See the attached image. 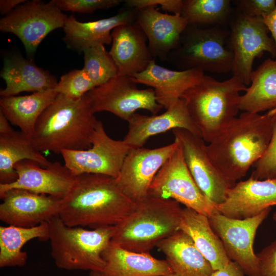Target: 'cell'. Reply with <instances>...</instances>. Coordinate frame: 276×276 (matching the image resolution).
Masks as SVG:
<instances>
[{
    "mask_svg": "<svg viewBox=\"0 0 276 276\" xmlns=\"http://www.w3.org/2000/svg\"><path fill=\"white\" fill-rule=\"evenodd\" d=\"M276 108L265 114L244 112L206 145L209 156L231 183L244 177L261 158L271 139Z\"/></svg>",
    "mask_w": 276,
    "mask_h": 276,
    "instance_id": "1",
    "label": "cell"
},
{
    "mask_svg": "<svg viewBox=\"0 0 276 276\" xmlns=\"http://www.w3.org/2000/svg\"><path fill=\"white\" fill-rule=\"evenodd\" d=\"M136 203L119 188L114 178L98 174L76 176L63 198L59 216L69 226H116L134 210Z\"/></svg>",
    "mask_w": 276,
    "mask_h": 276,
    "instance_id": "2",
    "label": "cell"
},
{
    "mask_svg": "<svg viewBox=\"0 0 276 276\" xmlns=\"http://www.w3.org/2000/svg\"><path fill=\"white\" fill-rule=\"evenodd\" d=\"M98 121L87 93L76 100L58 94L39 117L31 136L42 153L85 150L91 147Z\"/></svg>",
    "mask_w": 276,
    "mask_h": 276,
    "instance_id": "3",
    "label": "cell"
},
{
    "mask_svg": "<svg viewBox=\"0 0 276 276\" xmlns=\"http://www.w3.org/2000/svg\"><path fill=\"white\" fill-rule=\"evenodd\" d=\"M114 226L111 243L125 249L149 253L162 240L180 230L182 208L171 199L148 195Z\"/></svg>",
    "mask_w": 276,
    "mask_h": 276,
    "instance_id": "4",
    "label": "cell"
},
{
    "mask_svg": "<svg viewBox=\"0 0 276 276\" xmlns=\"http://www.w3.org/2000/svg\"><path fill=\"white\" fill-rule=\"evenodd\" d=\"M247 88L234 76L220 82L205 74L198 83L183 93L181 99L205 142L210 143L237 117L240 92Z\"/></svg>",
    "mask_w": 276,
    "mask_h": 276,
    "instance_id": "5",
    "label": "cell"
},
{
    "mask_svg": "<svg viewBox=\"0 0 276 276\" xmlns=\"http://www.w3.org/2000/svg\"><path fill=\"white\" fill-rule=\"evenodd\" d=\"M51 255L56 266L68 270L102 272V254L111 242L114 226L87 229L65 225L59 215L48 222Z\"/></svg>",
    "mask_w": 276,
    "mask_h": 276,
    "instance_id": "6",
    "label": "cell"
},
{
    "mask_svg": "<svg viewBox=\"0 0 276 276\" xmlns=\"http://www.w3.org/2000/svg\"><path fill=\"white\" fill-rule=\"evenodd\" d=\"M229 31L222 26L201 27L188 24L167 62L183 70L215 73L232 71V52L226 47Z\"/></svg>",
    "mask_w": 276,
    "mask_h": 276,
    "instance_id": "7",
    "label": "cell"
},
{
    "mask_svg": "<svg viewBox=\"0 0 276 276\" xmlns=\"http://www.w3.org/2000/svg\"><path fill=\"white\" fill-rule=\"evenodd\" d=\"M67 17L51 1H27L1 19L0 30L15 35L31 60L43 39L53 30L63 28Z\"/></svg>",
    "mask_w": 276,
    "mask_h": 276,
    "instance_id": "8",
    "label": "cell"
},
{
    "mask_svg": "<svg viewBox=\"0 0 276 276\" xmlns=\"http://www.w3.org/2000/svg\"><path fill=\"white\" fill-rule=\"evenodd\" d=\"M154 177L148 195L174 200L209 217L217 211L216 205L203 194L195 181L184 159L179 142Z\"/></svg>",
    "mask_w": 276,
    "mask_h": 276,
    "instance_id": "9",
    "label": "cell"
},
{
    "mask_svg": "<svg viewBox=\"0 0 276 276\" xmlns=\"http://www.w3.org/2000/svg\"><path fill=\"white\" fill-rule=\"evenodd\" d=\"M261 17H250L238 12L232 20L227 43L233 54L232 72L247 86L250 84L256 58L265 52L276 56V46Z\"/></svg>",
    "mask_w": 276,
    "mask_h": 276,
    "instance_id": "10",
    "label": "cell"
},
{
    "mask_svg": "<svg viewBox=\"0 0 276 276\" xmlns=\"http://www.w3.org/2000/svg\"><path fill=\"white\" fill-rule=\"evenodd\" d=\"M123 140H116L106 133L98 120L92 137L91 147L81 150H63L64 165L72 174H98L116 178L130 148Z\"/></svg>",
    "mask_w": 276,
    "mask_h": 276,
    "instance_id": "11",
    "label": "cell"
},
{
    "mask_svg": "<svg viewBox=\"0 0 276 276\" xmlns=\"http://www.w3.org/2000/svg\"><path fill=\"white\" fill-rule=\"evenodd\" d=\"M130 76L117 75L87 93L95 113L108 111L127 121L138 109L156 115L163 107L153 88L139 89Z\"/></svg>",
    "mask_w": 276,
    "mask_h": 276,
    "instance_id": "12",
    "label": "cell"
},
{
    "mask_svg": "<svg viewBox=\"0 0 276 276\" xmlns=\"http://www.w3.org/2000/svg\"><path fill=\"white\" fill-rule=\"evenodd\" d=\"M271 210L244 219L227 217L218 212L208 217L212 228L221 240L230 260L247 276H258L259 260L254 250L257 231Z\"/></svg>",
    "mask_w": 276,
    "mask_h": 276,
    "instance_id": "13",
    "label": "cell"
},
{
    "mask_svg": "<svg viewBox=\"0 0 276 276\" xmlns=\"http://www.w3.org/2000/svg\"><path fill=\"white\" fill-rule=\"evenodd\" d=\"M177 145L174 140L172 143L157 148H130L115 178L119 188L135 202L145 198L154 177Z\"/></svg>",
    "mask_w": 276,
    "mask_h": 276,
    "instance_id": "14",
    "label": "cell"
},
{
    "mask_svg": "<svg viewBox=\"0 0 276 276\" xmlns=\"http://www.w3.org/2000/svg\"><path fill=\"white\" fill-rule=\"evenodd\" d=\"M174 139L181 145L186 164L195 181L215 205L223 202L228 189L234 185L218 170L208 154L203 139L181 128L172 130Z\"/></svg>",
    "mask_w": 276,
    "mask_h": 276,
    "instance_id": "15",
    "label": "cell"
},
{
    "mask_svg": "<svg viewBox=\"0 0 276 276\" xmlns=\"http://www.w3.org/2000/svg\"><path fill=\"white\" fill-rule=\"evenodd\" d=\"M0 220L7 225L32 227L59 215L63 198L11 189L0 195Z\"/></svg>",
    "mask_w": 276,
    "mask_h": 276,
    "instance_id": "16",
    "label": "cell"
},
{
    "mask_svg": "<svg viewBox=\"0 0 276 276\" xmlns=\"http://www.w3.org/2000/svg\"><path fill=\"white\" fill-rule=\"evenodd\" d=\"M14 169L17 180L10 184H0V195L9 189H20L64 198L76 179L64 164L58 162L43 167L34 161L23 160L17 163Z\"/></svg>",
    "mask_w": 276,
    "mask_h": 276,
    "instance_id": "17",
    "label": "cell"
},
{
    "mask_svg": "<svg viewBox=\"0 0 276 276\" xmlns=\"http://www.w3.org/2000/svg\"><path fill=\"white\" fill-rule=\"evenodd\" d=\"M276 205V179L258 180L249 177L231 187L217 211L231 218L244 219L257 216Z\"/></svg>",
    "mask_w": 276,
    "mask_h": 276,
    "instance_id": "18",
    "label": "cell"
},
{
    "mask_svg": "<svg viewBox=\"0 0 276 276\" xmlns=\"http://www.w3.org/2000/svg\"><path fill=\"white\" fill-rule=\"evenodd\" d=\"M158 9L156 6L137 9L135 22L146 36L153 59L164 62L177 46L188 23L180 14H169Z\"/></svg>",
    "mask_w": 276,
    "mask_h": 276,
    "instance_id": "19",
    "label": "cell"
},
{
    "mask_svg": "<svg viewBox=\"0 0 276 276\" xmlns=\"http://www.w3.org/2000/svg\"><path fill=\"white\" fill-rule=\"evenodd\" d=\"M127 122L128 129L123 141L131 148L143 147L151 136L176 128L201 137L181 98L162 114L149 116L134 113Z\"/></svg>",
    "mask_w": 276,
    "mask_h": 276,
    "instance_id": "20",
    "label": "cell"
},
{
    "mask_svg": "<svg viewBox=\"0 0 276 276\" xmlns=\"http://www.w3.org/2000/svg\"><path fill=\"white\" fill-rule=\"evenodd\" d=\"M111 37L109 52L117 66L119 75L131 77L141 73L154 60L146 36L135 21L116 27Z\"/></svg>",
    "mask_w": 276,
    "mask_h": 276,
    "instance_id": "21",
    "label": "cell"
},
{
    "mask_svg": "<svg viewBox=\"0 0 276 276\" xmlns=\"http://www.w3.org/2000/svg\"><path fill=\"white\" fill-rule=\"evenodd\" d=\"M137 9L127 8L116 15L99 20L81 22L68 16L63 28V38L68 49L78 53L91 47L112 43L111 32L116 27L135 21Z\"/></svg>",
    "mask_w": 276,
    "mask_h": 276,
    "instance_id": "22",
    "label": "cell"
},
{
    "mask_svg": "<svg viewBox=\"0 0 276 276\" xmlns=\"http://www.w3.org/2000/svg\"><path fill=\"white\" fill-rule=\"evenodd\" d=\"M204 75L199 70H169L153 60L145 71L131 77L136 84L152 87L157 102L167 109L181 99L186 90L198 83Z\"/></svg>",
    "mask_w": 276,
    "mask_h": 276,
    "instance_id": "23",
    "label": "cell"
},
{
    "mask_svg": "<svg viewBox=\"0 0 276 276\" xmlns=\"http://www.w3.org/2000/svg\"><path fill=\"white\" fill-rule=\"evenodd\" d=\"M0 76L6 83L0 91L1 97L14 96L24 91L34 93L55 89L58 82L48 71L15 54L5 56Z\"/></svg>",
    "mask_w": 276,
    "mask_h": 276,
    "instance_id": "24",
    "label": "cell"
},
{
    "mask_svg": "<svg viewBox=\"0 0 276 276\" xmlns=\"http://www.w3.org/2000/svg\"><path fill=\"white\" fill-rule=\"evenodd\" d=\"M105 276H173L166 260L157 259L150 252L125 249L110 242L102 254Z\"/></svg>",
    "mask_w": 276,
    "mask_h": 276,
    "instance_id": "25",
    "label": "cell"
},
{
    "mask_svg": "<svg viewBox=\"0 0 276 276\" xmlns=\"http://www.w3.org/2000/svg\"><path fill=\"white\" fill-rule=\"evenodd\" d=\"M156 247L177 276H209L214 271L192 238L181 230L160 241Z\"/></svg>",
    "mask_w": 276,
    "mask_h": 276,
    "instance_id": "26",
    "label": "cell"
},
{
    "mask_svg": "<svg viewBox=\"0 0 276 276\" xmlns=\"http://www.w3.org/2000/svg\"><path fill=\"white\" fill-rule=\"evenodd\" d=\"M23 160L34 161L43 167L52 163L37 149L31 135L14 130L0 134V184H10L17 180L14 166Z\"/></svg>",
    "mask_w": 276,
    "mask_h": 276,
    "instance_id": "27",
    "label": "cell"
},
{
    "mask_svg": "<svg viewBox=\"0 0 276 276\" xmlns=\"http://www.w3.org/2000/svg\"><path fill=\"white\" fill-rule=\"evenodd\" d=\"M179 229L192 238L214 271L222 269L231 261L208 216L190 208H182Z\"/></svg>",
    "mask_w": 276,
    "mask_h": 276,
    "instance_id": "28",
    "label": "cell"
},
{
    "mask_svg": "<svg viewBox=\"0 0 276 276\" xmlns=\"http://www.w3.org/2000/svg\"><path fill=\"white\" fill-rule=\"evenodd\" d=\"M58 95L51 89L29 95L1 97L0 111L20 131L32 135L39 117Z\"/></svg>",
    "mask_w": 276,
    "mask_h": 276,
    "instance_id": "29",
    "label": "cell"
},
{
    "mask_svg": "<svg viewBox=\"0 0 276 276\" xmlns=\"http://www.w3.org/2000/svg\"><path fill=\"white\" fill-rule=\"evenodd\" d=\"M276 108V61L267 59L251 74L250 84L240 96L239 109L260 113Z\"/></svg>",
    "mask_w": 276,
    "mask_h": 276,
    "instance_id": "30",
    "label": "cell"
},
{
    "mask_svg": "<svg viewBox=\"0 0 276 276\" xmlns=\"http://www.w3.org/2000/svg\"><path fill=\"white\" fill-rule=\"evenodd\" d=\"M34 239L41 241L49 239L48 222L32 227L13 225L0 226V267L24 266L27 253L21 249L25 244Z\"/></svg>",
    "mask_w": 276,
    "mask_h": 276,
    "instance_id": "31",
    "label": "cell"
},
{
    "mask_svg": "<svg viewBox=\"0 0 276 276\" xmlns=\"http://www.w3.org/2000/svg\"><path fill=\"white\" fill-rule=\"evenodd\" d=\"M182 2L181 15L191 25L222 26L232 14L229 0H182Z\"/></svg>",
    "mask_w": 276,
    "mask_h": 276,
    "instance_id": "32",
    "label": "cell"
},
{
    "mask_svg": "<svg viewBox=\"0 0 276 276\" xmlns=\"http://www.w3.org/2000/svg\"><path fill=\"white\" fill-rule=\"evenodd\" d=\"M82 68L94 84L101 86L118 75L117 66L104 45L85 49Z\"/></svg>",
    "mask_w": 276,
    "mask_h": 276,
    "instance_id": "33",
    "label": "cell"
},
{
    "mask_svg": "<svg viewBox=\"0 0 276 276\" xmlns=\"http://www.w3.org/2000/svg\"><path fill=\"white\" fill-rule=\"evenodd\" d=\"M95 87L87 74L82 69H74L62 75L55 88L58 94L76 100Z\"/></svg>",
    "mask_w": 276,
    "mask_h": 276,
    "instance_id": "34",
    "label": "cell"
},
{
    "mask_svg": "<svg viewBox=\"0 0 276 276\" xmlns=\"http://www.w3.org/2000/svg\"><path fill=\"white\" fill-rule=\"evenodd\" d=\"M252 167L250 177L258 180L276 179V113L269 143Z\"/></svg>",
    "mask_w": 276,
    "mask_h": 276,
    "instance_id": "35",
    "label": "cell"
},
{
    "mask_svg": "<svg viewBox=\"0 0 276 276\" xmlns=\"http://www.w3.org/2000/svg\"><path fill=\"white\" fill-rule=\"evenodd\" d=\"M61 10L81 13H91L99 9L118 6L121 0H52Z\"/></svg>",
    "mask_w": 276,
    "mask_h": 276,
    "instance_id": "36",
    "label": "cell"
},
{
    "mask_svg": "<svg viewBox=\"0 0 276 276\" xmlns=\"http://www.w3.org/2000/svg\"><path fill=\"white\" fill-rule=\"evenodd\" d=\"M238 12L250 17L270 14L276 7L275 0H239L235 2Z\"/></svg>",
    "mask_w": 276,
    "mask_h": 276,
    "instance_id": "37",
    "label": "cell"
},
{
    "mask_svg": "<svg viewBox=\"0 0 276 276\" xmlns=\"http://www.w3.org/2000/svg\"><path fill=\"white\" fill-rule=\"evenodd\" d=\"M258 276H276V240L257 254Z\"/></svg>",
    "mask_w": 276,
    "mask_h": 276,
    "instance_id": "38",
    "label": "cell"
},
{
    "mask_svg": "<svg viewBox=\"0 0 276 276\" xmlns=\"http://www.w3.org/2000/svg\"><path fill=\"white\" fill-rule=\"evenodd\" d=\"M129 8L141 9L150 6H160V8L166 12L181 14L182 0H125L123 1Z\"/></svg>",
    "mask_w": 276,
    "mask_h": 276,
    "instance_id": "39",
    "label": "cell"
},
{
    "mask_svg": "<svg viewBox=\"0 0 276 276\" xmlns=\"http://www.w3.org/2000/svg\"><path fill=\"white\" fill-rule=\"evenodd\" d=\"M244 274L240 266L231 260L223 268L214 271L209 276H244Z\"/></svg>",
    "mask_w": 276,
    "mask_h": 276,
    "instance_id": "40",
    "label": "cell"
},
{
    "mask_svg": "<svg viewBox=\"0 0 276 276\" xmlns=\"http://www.w3.org/2000/svg\"><path fill=\"white\" fill-rule=\"evenodd\" d=\"M26 1V0H1L0 13L2 15L5 16Z\"/></svg>",
    "mask_w": 276,
    "mask_h": 276,
    "instance_id": "41",
    "label": "cell"
},
{
    "mask_svg": "<svg viewBox=\"0 0 276 276\" xmlns=\"http://www.w3.org/2000/svg\"><path fill=\"white\" fill-rule=\"evenodd\" d=\"M263 21L271 33L276 46V7L269 15L262 17ZM276 61V59L275 60Z\"/></svg>",
    "mask_w": 276,
    "mask_h": 276,
    "instance_id": "42",
    "label": "cell"
},
{
    "mask_svg": "<svg viewBox=\"0 0 276 276\" xmlns=\"http://www.w3.org/2000/svg\"><path fill=\"white\" fill-rule=\"evenodd\" d=\"M9 121L0 111V134L8 133L14 130L9 123Z\"/></svg>",
    "mask_w": 276,
    "mask_h": 276,
    "instance_id": "43",
    "label": "cell"
},
{
    "mask_svg": "<svg viewBox=\"0 0 276 276\" xmlns=\"http://www.w3.org/2000/svg\"><path fill=\"white\" fill-rule=\"evenodd\" d=\"M88 276H105L101 272L99 271H91Z\"/></svg>",
    "mask_w": 276,
    "mask_h": 276,
    "instance_id": "44",
    "label": "cell"
},
{
    "mask_svg": "<svg viewBox=\"0 0 276 276\" xmlns=\"http://www.w3.org/2000/svg\"><path fill=\"white\" fill-rule=\"evenodd\" d=\"M272 218L273 220L276 222V212L273 214Z\"/></svg>",
    "mask_w": 276,
    "mask_h": 276,
    "instance_id": "45",
    "label": "cell"
},
{
    "mask_svg": "<svg viewBox=\"0 0 276 276\" xmlns=\"http://www.w3.org/2000/svg\"><path fill=\"white\" fill-rule=\"evenodd\" d=\"M173 276H177V275H176L174 274V275H173Z\"/></svg>",
    "mask_w": 276,
    "mask_h": 276,
    "instance_id": "46",
    "label": "cell"
}]
</instances>
